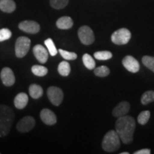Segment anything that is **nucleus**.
<instances>
[{"label": "nucleus", "instance_id": "obj_31", "mask_svg": "<svg viewBox=\"0 0 154 154\" xmlns=\"http://www.w3.org/2000/svg\"><path fill=\"white\" fill-rule=\"evenodd\" d=\"M134 154H150L151 153V150L148 149L138 150V151L134 152Z\"/></svg>", "mask_w": 154, "mask_h": 154}, {"label": "nucleus", "instance_id": "obj_25", "mask_svg": "<svg viewBox=\"0 0 154 154\" xmlns=\"http://www.w3.org/2000/svg\"><path fill=\"white\" fill-rule=\"evenodd\" d=\"M68 3L69 0H50V5L56 9L64 8Z\"/></svg>", "mask_w": 154, "mask_h": 154}, {"label": "nucleus", "instance_id": "obj_7", "mask_svg": "<svg viewBox=\"0 0 154 154\" xmlns=\"http://www.w3.org/2000/svg\"><path fill=\"white\" fill-rule=\"evenodd\" d=\"M47 96L50 102L54 106H59L63 99V93L60 88L51 86L47 90Z\"/></svg>", "mask_w": 154, "mask_h": 154}, {"label": "nucleus", "instance_id": "obj_32", "mask_svg": "<svg viewBox=\"0 0 154 154\" xmlns=\"http://www.w3.org/2000/svg\"><path fill=\"white\" fill-rule=\"evenodd\" d=\"M129 153H128V152H124V153H121V154H128Z\"/></svg>", "mask_w": 154, "mask_h": 154}, {"label": "nucleus", "instance_id": "obj_4", "mask_svg": "<svg viewBox=\"0 0 154 154\" xmlns=\"http://www.w3.org/2000/svg\"><path fill=\"white\" fill-rule=\"evenodd\" d=\"M31 40L26 36H19L15 43V54L18 58L26 55L30 49Z\"/></svg>", "mask_w": 154, "mask_h": 154}, {"label": "nucleus", "instance_id": "obj_10", "mask_svg": "<svg viewBox=\"0 0 154 154\" xmlns=\"http://www.w3.org/2000/svg\"><path fill=\"white\" fill-rule=\"evenodd\" d=\"M0 76H1L2 82L5 86H11L14 84L15 76L13 71L9 67H5L2 69Z\"/></svg>", "mask_w": 154, "mask_h": 154}, {"label": "nucleus", "instance_id": "obj_12", "mask_svg": "<svg viewBox=\"0 0 154 154\" xmlns=\"http://www.w3.org/2000/svg\"><path fill=\"white\" fill-rule=\"evenodd\" d=\"M33 53L38 62L45 63L47 61L48 58H49V53L47 50L41 44H37L34 47Z\"/></svg>", "mask_w": 154, "mask_h": 154}, {"label": "nucleus", "instance_id": "obj_23", "mask_svg": "<svg viewBox=\"0 0 154 154\" xmlns=\"http://www.w3.org/2000/svg\"><path fill=\"white\" fill-rule=\"evenodd\" d=\"M141 103L143 105H147L151 102L154 101V91H148L144 93L141 96L140 99Z\"/></svg>", "mask_w": 154, "mask_h": 154}, {"label": "nucleus", "instance_id": "obj_8", "mask_svg": "<svg viewBox=\"0 0 154 154\" xmlns=\"http://www.w3.org/2000/svg\"><path fill=\"white\" fill-rule=\"evenodd\" d=\"M35 120L32 116H25L17 123V129L21 133L30 131L35 126Z\"/></svg>", "mask_w": 154, "mask_h": 154}, {"label": "nucleus", "instance_id": "obj_16", "mask_svg": "<svg viewBox=\"0 0 154 154\" xmlns=\"http://www.w3.org/2000/svg\"><path fill=\"white\" fill-rule=\"evenodd\" d=\"M74 22L69 17H62L57 21V26L60 29H69L73 26Z\"/></svg>", "mask_w": 154, "mask_h": 154}, {"label": "nucleus", "instance_id": "obj_11", "mask_svg": "<svg viewBox=\"0 0 154 154\" xmlns=\"http://www.w3.org/2000/svg\"><path fill=\"white\" fill-rule=\"evenodd\" d=\"M124 66L128 72L131 73H136L139 71L140 65L138 61L132 56H126L122 60Z\"/></svg>", "mask_w": 154, "mask_h": 154}, {"label": "nucleus", "instance_id": "obj_22", "mask_svg": "<svg viewBox=\"0 0 154 154\" xmlns=\"http://www.w3.org/2000/svg\"><path fill=\"white\" fill-rule=\"evenodd\" d=\"M112 57H113L112 53L108 51H97V52L94 53V57H95V59L100 61L109 60V59H111Z\"/></svg>", "mask_w": 154, "mask_h": 154}, {"label": "nucleus", "instance_id": "obj_26", "mask_svg": "<svg viewBox=\"0 0 154 154\" xmlns=\"http://www.w3.org/2000/svg\"><path fill=\"white\" fill-rule=\"evenodd\" d=\"M94 74L99 77H105L110 74V70L106 66H101L95 69Z\"/></svg>", "mask_w": 154, "mask_h": 154}, {"label": "nucleus", "instance_id": "obj_2", "mask_svg": "<svg viewBox=\"0 0 154 154\" xmlns=\"http://www.w3.org/2000/svg\"><path fill=\"white\" fill-rule=\"evenodd\" d=\"M14 118V113L10 107L0 105V137H5L9 134Z\"/></svg>", "mask_w": 154, "mask_h": 154}, {"label": "nucleus", "instance_id": "obj_9", "mask_svg": "<svg viewBox=\"0 0 154 154\" xmlns=\"http://www.w3.org/2000/svg\"><path fill=\"white\" fill-rule=\"evenodd\" d=\"M19 29L28 34H37L40 31V26L37 22L34 21H24L19 23Z\"/></svg>", "mask_w": 154, "mask_h": 154}, {"label": "nucleus", "instance_id": "obj_13", "mask_svg": "<svg viewBox=\"0 0 154 154\" xmlns=\"http://www.w3.org/2000/svg\"><path fill=\"white\" fill-rule=\"evenodd\" d=\"M40 117H41L42 121L44 124L49 125V126L54 125L57 121L55 113L48 109H42L41 113H40Z\"/></svg>", "mask_w": 154, "mask_h": 154}, {"label": "nucleus", "instance_id": "obj_27", "mask_svg": "<svg viewBox=\"0 0 154 154\" xmlns=\"http://www.w3.org/2000/svg\"><path fill=\"white\" fill-rule=\"evenodd\" d=\"M151 116V113L149 111H144L138 115V122L140 125H145L148 122Z\"/></svg>", "mask_w": 154, "mask_h": 154}, {"label": "nucleus", "instance_id": "obj_19", "mask_svg": "<svg viewBox=\"0 0 154 154\" xmlns=\"http://www.w3.org/2000/svg\"><path fill=\"white\" fill-rule=\"evenodd\" d=\"M58 72H59V74L63 76H69L71 72L70 64L66 61H61L58 66Z\"/></svg>", "mask_w": 154, "mask_h": 154}, {"label": "nucleus", "instance_id": "obj_30", "mask_svg": "<svg viewBox=\"0 0 154 154\" xmlns=\"http://www.w3.org/2000/svg\"><path fill=\"white\" fill-rule=\"evenodd\" d=\"M11 32L9 29L4 28L0 29V42L8 40L11 36Z\"/></svg>", "mask_w": 154, "mask_h": 154}, {"label": "nucleus", "instance_id": "obj_15", "mask_svg": "<svg viewBox=\"0 0 154 154\" xmlns=\"http://www.w3.org/2000/svg\"><path fill=\"white\" fill-rule=\"evenodd\" d=\"M29 101L28 95L25 93H19L15 96L14 103L15 107L18 109H23L26 107Z\"/></svg>", "mask_w": 154, "mask_h": 154}, {"label": "nucleus", "instance_id": "obj_21", "mask_svg": "<svg viewBox=\"0 0 154 154\" xmlns=\"http://www.w3.org/2000/svg\"><path fill=\"white\" fill-rule=\"evenodd\" d=\"M32 72L35 76H44L47 74L48 69L45 66H39V65H34L32 67Z\"/></svg>", "mask_w": 154, "mask_h": 154}, {"label": "nucleus", "instance_id": "obj_20", "mask_svg": "<svg viewBox=\"0 0 154 154\" xmlns=\"http://www.w3.org/2000/svg\"><path fill=\"white\" fill-rule=\"evenodd\" d=\"M83 63H84V66H85L88 69L92 70L95 68L96 66V62L94 60L93 58L91 57V56H90L88 54H85L83 55L82 57Z\"/></svg>", "mask_w": 154, "mask_h": 154}, {"label": "nucleus", "instance_id": "obj_18", "mask_svg": "<svg viewBox=\"0 0 154 154\" xmlns=\"http://www.w3.org/2000/svg\"><path fill=\"white\" fill-rule=\"evenodd\" d=\"M29 92L31 97L34 99H38L43 95L44 91L41 86L37 84H32L29 88Z\"/></svg>", "mask_w": 154, "mask_h": 154}, {"label": "nucleus", "instance_id": "obj_17", "mask_svg": "<svg viewBox=\"0 0 154 154\" xmlns=\"http://www.w3.org/2000/svg\"><path fill=\"white\" fill-rule=\"evenodd\" d=\"M0 9L4 12L11 13L16 9V4L13 0H0Z\"/></svg>", "mask_w": 154, "mask_h": 154}, {"label": "nucleus", "instance_id": "obj_24", "mask_svg": "<svg viewBox=\"0 0 154 154\" xmlns=\"http://www.w3.org/2000/svg\"><path fill=\"white\" fill-rule=\"evenodd\" d=\"M44 44H45L46 47H47V49H48V52H49L51 56L52 57H54L57 54V49L56 48V46L54 43L53 40L51 38H47V40L44 41Z\"/></svg>", "mask_w": 154, "mask_h": 154}, {"label": "nucleus", "instance_id": "obj_5", "mask_svg": "<svg viewBox=\"0 0 154 154\" xmlns=\"http://www.w3.org/2000/svg\"><path fill=\"white\" fill-rule=\"evenodd\" d=\"M131 34L128 29L121 28L113 32L111 35V41L117 45H124L130 41Z\"/></svg>", "mask_w": 154, "mask_h": 154}, {"label": "nucleus", "instance_id": "obj_3", "mask_svg": "<svg viewBox=\"0 0 154 154\" xmlns=\"http://www.w3.org/2000/svg\"><path fill=\"white\" fill-rule=\"evenodd\" d=\"M121 139L116 131H110L103 137L102 148L105 151L111 152L117 151L121 146Z\"/></svg>", "mask_w": 154, "mask_h": 154}, {"label": "nucleus", "instance_id": "obj_14", "mask_svg": "<svg viewBox=\"0 0 154 154\" xmlns=\"http://www.w3.org/2000/svg\"><path fill=\"white\" fill-rule=\"evenodd\" d=\"M130 110V104L127 101H122L116 106L112 111L114 117H121L126 116Z\"/></svg>", "mask_w": 154, "mask_h": 154}, {"label": "nucleus", "instance_id": "obj_6", "mask_svg": "<svg viewBox=\"0 0 154 154\" xmlns=\"http://www.w3.org/2000/svg\"><path fill=\"white\" fill-rule=\"evenodd\" d=\"M78 36L83 44L90 45L95 40V36L93 31L89 26H82L78 31Z\"/></svg>", "mask_w": 154, "mask_h": 154}, {"label": "nucleus", "instance_id": "obj_28", "mask_svg": "<svg viewBox=\"0 0 154 154\" xmlns=\"http://www.w3.org/2000/svg\"><path fill=\"white\" fill-rule=\"evenodd\" d=\"M142 62L150 70L154 72V57L150 56H144L142 58Z\"/></svg>", "mask_w": 154, "mask_h": 154}, {"label": "nucleus", "instance_id": "obj_29", "mask_svg": "<svg viewBox=\"0 0 154 154\" xmlns=\"http://www.w3.org/2000/svg\"><path fill=\"white\" fill-rule=\"evenodd\" d=\"M59 52L61 57L66 60H75L77 58V54L74 52H70V51H65L61 49L59 50Z\"/></svg>", "mask_w": 154, "mask_h": 154}, {"label": "nucleus", "instance_id": "obj_1", "mask_svg": "<svg viewBox=\"0 0 154 154\" xmlns=\"http://www.w3.org/2000/svg\"><path fill=\"white\" fill-rule=\"evenodd\" d=\"M116 131L124 144H129L134 140V134L136 128L135 119L129 116L119 117L116 121Z\"/></svg>", "mask_w": 154, "mask_h": 154}]
</instances>
